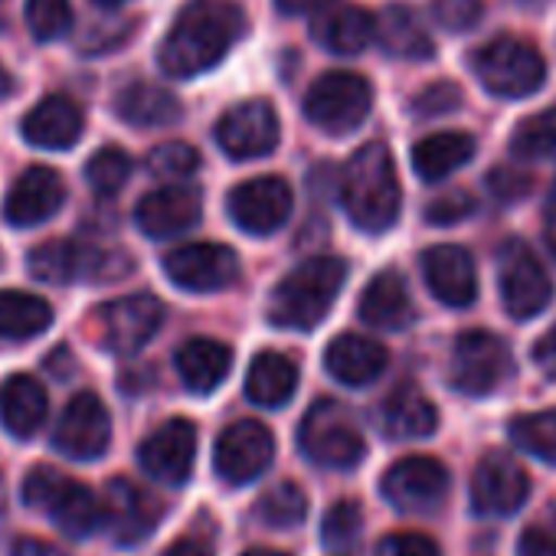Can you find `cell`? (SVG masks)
Masks as SVG:
<instances>
[{
	"label": "cell",
	"instance_id": "cell-1",
	"mask_svg": "<svg viewBox=\"0 0 556 556\" xmlns=\"http://www.w3.org/2000/svg\"><path fill=\"white\" fill-rule=\"evenodd\" d=\"M242 34L245 14L232 0H190L174 17L157 50V63L170 79H193L219 66Z\"/></svg>",
	"mask_w": 556,
	"mask_h": 556
},
{
	"label": "cell",
	"instance_id": "cell-2",
	"mask_svg": "<svg viewBox=\"0 0 556 556\" xmlns=\"http://www.w3.org/2000/svg\"><path fill=\"white\" fill-rule=\"evenodd\" d=\"M341 203L351 223L364 232H387L396 226L403 190L387 144L370 141L348 161L341 177Z\"/></svg>",
	"mask_w": 556,
	"mask_h": 556
},
{
	"label": "cell",
	"instance_id": "cell-3",
	"mask_svg": "<svg viewBox=\"0 0 556 556\" xmlns=\"http://www.w3.org/2000/svg\"><path fill=\"white\" fill-rule=\"evenodd\" d=\"M348 282V262L318 255L292 268L268 299V321L286 331H315L334 308Z\"/></svg>",
	"mask_w": 556,
	"mask_h": 556
},
{
	"label": "cell",
	"instance_id": "cell-4",
	"mask_svg": "<svg viewBox=\"0 0 556 556\" xmlns=\"http://www.w3.org/2000/svg\"><path fill=\"white\" fill-rule=\"evenodd\" d=\"M24 504L47 510L60 533H66L70 540H86L102 527V501L83 481H73L47 465L34 468L24 478Z\"/></svg>",
	"mask_w": 556,
	"mask_h": 556
},
{
	"label": "cell",
	"instance_id": "cell-5",
	"mask_svg": "<svg viewBox=\"0 0 556 556\" xmlns=\"http://www.w3.org/2000/svg\"><path fill=\"white\" fill-rule=\"evenodd\" d=\"M299 445L308 462L334 471H351L364 462L367 442L361 426L354 422L351 409L338 400H318L299 429Z\"/></svg>",
	"mask_w": 556,
	"mask_h": 556
},
{
	"label": "cell",
	"instance_id": "cell-6",
	"mask_svg": "<svg viewBox=\"0 0 556 556\" xmlns=\"http://www.w3.org/2000/svg\"><path fill=\"white\" fill-rule=\"evenodd\" d=\"M471 66H475V76L481 79V86L501 99H527L546 79L543 56L517 37H497V40L484 43L475 53Z\"/></svg>",
	"mask_w": 556,
	"mask_h": 556
},
{
	"label": "cell",
	"instance_id": "cell-7",
	"mask_svg": "<svg viewBox=\"0 0 556 556\" xmlns=\"http://www.w3.org/2000/svg\"><path fill=\"white\" fill-rule=\"evenodd\" d=\"M374 109V86L357 73H325L305 96V115L328 135L357 131Z\"/></svg>",
	"mask_w": 556,
	"mask_h": 556
},
{
	"label": "cell",
	"instance_id": "cell-8",
	"mask_svg": "<svg viewBox=\"0 0 556 556\" xmlns=\"http://www.w3.org/2000/svg\"><path fill=\"white\" fill-rule=\"evenodd\" d=\"M497 262H501L497 289H501L504 312L514 321H530L543 315L553 302V282L546 268L540 265V258L520 239H510L504 242Z\"/></svg>",
	"mask_w": 556,
	"mask_h": 556
},
{
	"label": "cell",
	"instance_id": "cell-9",
	"mask_svg": "<svg viewBox=\"0 0 556 556\" xmlns=\"http://www.w3.org/2000/svg\"><path fill=\"white\" fill-rule=\"evenodd\" d=\"M122 255L102 252L89 242H76V239H50L43 245H37L27 258L30 275L40 278V282L50 286H70V282H83V278H118L128 271V265H122Z\"/></svg>",
	"mask_w": 556,
	"mask_h": 556
},
{
	"label": "cell",
	"instance_id": "cell-10",
	"mask_svg": "<svg viewBox=\"0 0 556 556\" xmlns=\"http://www.w3.org/2000/svg\"><path fill=\"white\" fill-rule=\"evenodd\" d=\"M514 370L510 348L491 331H465L455 341L448 383L465 396H488L494 393Z\"/></svg>",
	"mask_w": 556,
	"mask_h": 556
},
{
	"label": "cell",
	"instance_id": "cell-11",
	"mask_svg": "<svg viewBox=\"0 0 556 556\" xmlns=\"http://www.w3.org/2000/svg\"><path fill=\"white\" fill-rule=\"evenodd\" d=\"M452 488V475L439 458L429 455H409L400 458L380 481V491L387 504H393L403 514H432L445 504Z\"/></svg>",
	"mask_w": 556,
	"mask_h": 556
},
{
	"label": "cell",
	"instance_id": "cell-12",
	"mask_svg": "<svg viewBox=\"0 0 556 556\" xmlns=\"http://www.w3.org/2000/svg\"><path fill=\"white\" fill-rule=\"evenodd\" d=\"M164 275L184 292L210 295L229 289L239 278V258L219 242H187L164 255Z\"/></svg>",
	"mask_w": 556,
	"mask_h": 556
},
{
	"label": "cell",
	"instance_id": "cell-13",
	"mask_svg": "<svg viewBox=\"0 0 556 556\" xmlns=\"http://www.w3.org/2000/svg\"><path fill=\"white\" fill-rule=\"evenodd\" d=\"M96 325H99V341L105 351L131 357L144 344H151V338L161 331L164 305L154 295H125V299L102 305L96 312Z\"/></svg>",
	"mask_w": 556,
	"mask_h": 556
},
{
	"label": "cell",
	"instance_id": "cell-14",
	"mask_svg": "<svg viewBox=\"0 0 556 556\" xmlns=\"http://www.w3.org/2000/svg\"><path fill=\"white\" fill-rule=\"evenodd\" d=\"M295 197L282 177H252L229 190L226 210L232 223L249 236H271L292 216Z\"/></svg>",
	"mask_w": 556,
	"mask_h": 556
},
{
	"label": "cell",
	"instance_id": "cell-15",
	"mask_svg": "<svg viewBox=\"0 0 556 556\" xmlns=\"http://www.w3.org/2000/svg\"><path fill=\"white\" fill-rule=\"evenodd\" d=\"M275 439L255 419H239L223 429L213 448V468L226 484H252L271 465Z\"/></svg>",
	"mask_w": 556,
	"mask_h": 556
},
{
	"label": "cell",
	"instance_id": "cell-16",
	"mask_svg": "<svg viewBox=\"0 0 556 556\" xmlns=\"http://www.w3.org/2000/svg\"><path fill=\"white\" fill-rule=\"evenodd\" d=\"M112 442V416L96 393H79L66 403L56 429L53 448L73 462H96L109 452Z\"/></svg>",
	"mask_w": 556,
	"mask_h": 556
},
{
	"label": "cell",
	"instance_id": "cell-17",
	"mask_svg": "<svg viewBox=\"0 0 556 556\" xmlns=\"http://www.w3.org/2000/svg\"><path fill=\"white\" fill-rule=\"evenodd\" d=\"M278 115L265 99H249L232 105L216 122V144L236 161L265 157L278 144Z\"/></svg>",
	"mask_w": 556,
	"mask_h": 556
},
{
	"label": "cell",
	"instance_id": "cell-18",
	"mask_svg": "<svg viewBox=\"0 0 556 556\" xmlns=\"http://www.w3.org/2000/svg\"><path fill=\"white\" fill-rule=\"evenodd\" d=\"M157 523H161V504L154 494H148L128 478L109 481L102 494V530L112 536V543L135 546L148 540Z\"/></svg>",
	"mask_w": 556,
	"mask_h": 556
},
{
	"label": "cell",
	"instance_id": "cell-19",
	"mask_svg": "<svg viewBox=\"0 0 556 556\" xmlns=\"http://www.w3.org/2000/svg\"><path fill=\"white\" fill-rule=\"evenodd\" d=\"M193 458H197V426L190 419L164 422L138 448L141 468L167 488H180L193 475Z\"/></svg>",
	"mask_w": 556,
	"mask_h": 556
},
{
	"label": "cell",
	"instance_id": "cell-20",
	"mask_svg": "<svg viewBox=\"0 0 556 556\" xmlns=\"http://www.w3.org/2000/svg\"><path fill=\"white\" fill-rule=\"evenodd\" d=\"M203 216V193L187 184H167L144 193L135 206V223L148 239H174L193 229Z\"/></svg>",
	"mask_w": 556,
	"mask_h": 556
},
{
	"label": "cell",
	"instance_id": "cell-21",
	"mask_svg": "<svg viewBox=\"0 0 556 556\" xmlns=\"http://www.w3.org/2000/svg\"><path fill=\"white\" fill-rule=\"evenodd\" d=\"M530 497L527 471L507 455H488L471 475V507L481 517H510Z\"/></svg>",
	"mask_w": 556,
	"mask_h": 556
},
{
	"label": "cell",
	"instance_id": "cell-22",
	"mask_svg": "<svg viewBox=\"0 0 556 556\" xmlns=\"http://www.w3.org/2000/svg\"><path fill=\"white\" fill-rule=\"evenodd\" d=\"M66 203L63 177L50 167H27L8 190L4 219L17 229H34L53 219Z\"/></svg>",
	"mask_w": 556,
	"mask_h": 556
},
{
	"label": "cell",
	"instance_id": "cell-23",
	"mask_svg": "<svg viewBox=\"0 0 556 556\" xmlns=\"http://www.w3.org/2000/svg\"><path fill=\"white\" fill-rule=\"evenodd\" d=\"M429 292L448 308H468L478 299L475 258L462 245H432L419 258Z\"/></svg>",
	"mask_w": 556,
	"mask_h": 556
},
{
	"label": "cell",
	"instance_id": "cell-24",
	"mask_svg": "<svg viewBox=\"0 0 556 556\" xmlns=\"http://www.w3.org/2000/svg\"><path fill=\"white\" fill-rule=\"evenodd\" d=\"M83 128H86L83 109L66 96L40 99L21 122L27 144L43 151H70L83 138Z\"/></svg>",
	"mask_w": 556,
	"mask_h": 556
},
{
	"label": "cell",
	"instance_id": "cell-25",
	"mask_svg": "<svg viewBox=\"0 0 556 556\" xmlns=\"http://www.w3.org/2000/svg\"><path fill=\"white\" fill-rule=\"evenodd\" d=\"M361 321H367L370 328L380 331H403L416 321V305L409 299V289L403 282V275L393 268L377 271L357 305Z\"/></svg>",
	"mask_w": 556,
	"mask_h": 556
},
{
	"label": "cell",
	"instance_id": "cell-26",
	"mask_svg": "<svg viewBox=\"0 0 556 556\" xmlns=\"http://www.w3.org/2000/svg\"><path fill=\"white\" fill-rule=\"evenodd\" d=\"M374 40L393 60H429L435 53L422 17L406 4H390L374 17Z\"/></svg>",
	"mask_w": 556,
	"mask_h": 556
},
{
	"label": "cell",
	"instance_id": "cell-27",
	"mask_svg": "<svg viewBox=\"0 0 556 556\" xmlns=\"http://www.w3.org/2000/svg\"><path fill=\"white\" fill-rule=\"evenodd\" d=\"M390 364V354L383 344L361 338V334H341L325 351L328 374L344 387H367L374 383Z\"/></svg>",
	"mask_w": 556,
	"mask_h": 556
},
{
	"label": "cell",
	"instance_id": "cell-28",
	"mask_svg": "<svg viewBox=\"0 0 556 556\" xmlns=\"http://www.w3.org/2000/svg\"><path fill=\"white\" fill-rule=\"evenodd\" d=\"M47 390L37 377L17 374L0 383V422L14 439H30L47 422Z\"/></svg>",
	"mask_w": 556,
	"mask_h": 556
},
{
	"label": "cell",
	"instance_id": "cell-29",
	"mask_svg": "<svg viewBox=\"0 0 556 556\" xmlns=\"http://www.w3.org/2000/svg\"><path fill=\"white\" fill-rule=\"evenodd\" d=\"M174 364H177L184 387L197 396H206V393L219 390V383L229 377L232 351L213 338H190L187 344H180Z\"/></svg>",
	"mask_w": 556,
	"mask_h": 556
},
{
	"label": "cell",
	"instance_id": "cell-30",
	"mask_svg": "<svg viewBox=\"0 0 556 556\" xmlns=\"http://www.w3.org/2000/svg\"><path fill=\"white\" fill-rule=\"evenodd\" d=\"M312 37L328 53L354 56V53L367 50V43L374 40V17L354 4L325 8L312 24Z\"/></svg>",
	"mask_w": 556,
	"mask_h": 556
},
{
	"label": "cell",
	"instance_id": "cell-31",
	"mask_svg": "<svg viewBox=\"0 0 556 556\" xmlns=\"http://www.w3.org/2000/svg\"><path fill=\"white\" fill-rule=\"evenodd\" d=\"M380 422L390 439H429L439 429V413L419 387L403 383L387 396Z\"/></svg>",
	"mask_w": 556,
	"mask_h": 556
},
{
	"label": "cell",
	"instance_id": "cell-32",
	"mask_svg": "<svg viewBox=\"0 0 556 556\" xmlns=\"http://www.w3.org/2000/svg\"><path fill=\"white\" fill-rule=\"evenodd\" d=\"M299 390V367L278 351H262L245 374V396L262 409L286 406Z\"/></svg>",
	"mask_w": 556,
	"mask_h": 556
},
{
	"label": "cell",
	"instance_id": "cell-33",
	"mask_svg": "<svg viewBox=\"0 0 556 556\" xmlns=\"http://www.w3.org/2000/svg\"><path fill=\"white\" fill-rule=\"evenodd\" d=\"M115 112L122 122H128L135 128H167L184 118L180 99L170 89L154 86V83L125 86L115 99Z\"/></svg>",
	"mask_w": 556,
	"mask_h": 556
},
{
	"label": "cell",
	"instance_id": "cell-34",
	"mask_svg": "<svg viewBox=\"0 0 556 556\" xmlns=\"http://www.w3.org/2000/svg\"><path fill=\"white\" fill-rule=\"evenodd\" d=\"M475 151L478 141L468 131H435L413 148V170L426 184H439L458 167H465L475 157Z\"/></svg>",
	"mask_w": 556,
	"mask_h": 556
},
{
	"label": "cell",
	"instance_id": "cell-35",
	"mask_svg": "<svg viewBox=\"0 0 556 556\" xmlns=\"http://www.w3.org/2000/svg\"><path fill=\"white\" fill-rule=\"evenodd\" d=\"M53 325V305L34 292H0V338L30 341Z\"/></svg>",
	"mask_w": 556,
	"mask_h": 556
},
{
	"label": "cell",
	"instance_id": "cell-36",
	"mask_svg": "<svg viewBox=\"0 0 556 556\" xmlns=\"http://www.w3.org/2000/svg\"><path fill=\"white\" fill-rule=\"evenodd\" d=\"M255 517L258 523L271 527V530H292L299 523H305L308 517V497L299 484L282 481L268 488L258 501H255Z\"/></svg>",
	"mask_w": 556,
	"mask_h": 556
},
{
	"label": "cell",
	"instance_id": "cell-37",
	"mask_svg": "<svg viewBox=\"0 0 556 556\" xmlns=\"http://www.w3.org/2000/svg\"><path fill=\"white\" fill-rule=\"evenodd\" d=\"M510 442L520 452H527L546 465H556V409L517 416L510 422Z\"/></svg>",
	"mask_w": 556,
	"mask_h": 556
},
{
	"label": "cell",
	"instance_id": "cell-38",
	"mask_svg": "<svg viewBox=\"0 0 556 556\" xmlns=\"http://www.w3.org/2000/svg\"><path fill=\"white\" fill-rule=\"evenodd\" d=\"M510 154L517 161H549L556 157V109L530 115L514 128Z\"/></svg>",
	"mask_w": 556,
	"mask_h": 556
},
{
	"label": "cell",
	"instance_id": "cell-39",
	"mask_svg": "<svg viewBox=\"0 0 556 556\" xmlns=\"http://www.w3.org/2000/svg\"><path fill=\"white\" fill-rule=\"evenodd\" d=\"M131 177V157L128 151L109 144L99 148L89 161H86V184L99 193V197H115Z\"/></svg>",
	"mask_w": 556,
	"mask_h": 556
},
{
	"label": "cell",
	"instance_id": "cell-40",
	"mask_svg": "<svg viewBox=\"0 0 556 556\" xmlns=\"http://www.w3.org/2000/svg\"><path fill=\"white\" fill-rule=\"evenodd\" d=\"M27 27L34 34V40L53 43L70 34L73 4L70 0H27Z\"/></svg>",
	"mask_w": 556,
	"mask_h": 556
},
{
	"label": "cell",
	"instance_id": "cell-41",
	"mask_svg": "<svg viewBox=\"0 0 556 556\" xmlns=\"http://www.w3.org/2000/svg\"><path fill=\"white\" fill-rule=\"evenodd\" d=\"M364 530V507L357 501H338L321 520V540L328 549H351Z\"/></svg>",
	"mask_w": 556,
	"mask_h": 556
},
{
	"label": "cell",
	"instance_id": "cell-42",
	"mask_svg": "<svg viewBox=\"0 0 556 556\" xmlns=\"http://www.w3.org/2000/svg\"><path fill=\"white\" fill-rule=\"evenodd\" d=\"M148 170L167 184H180L200 170V154H197V148H190L184 141H167L148 154Z\"/></svg>",
	"mask_w": 556,
	"mask_h": 556
},
{
	"label": "cell",
	"instance_id": "cell-43",
	"mask_svg": "<svg viewBox=\"0 0 556 556\" xmlns=\"http://www.w3.org/2000/svg\"><path fill=\"white\" fill-rule=\"evenodd\" d=\"M462 105V89L455 83H432L426 92H419L413 99V115L419 118H439V115H448V112H458Z\"/></svg>",
	"mask_w": 556,
	"mask_h": 556
},
{
	"label": "cell",
	"instance_id": "cell-44",
	"mask_svg": "<svg viewBox=\"0 0 556 556\" xmlns=\"http://www.w3.org/2000/svg\"><path fill=\"white\" fill-rule=\"evenodd\" d=\"M432 14L445 30L462 34L481 21V0H432Z\"/></svg>",
	"mask_w": 556,
	"mask_h": 556
},
{
	"label": "cell",
	"instance_id": "cell-45",
	"mask_svg": "<svg viewBox=\"0 0 556 556\" xmlns=\"http://www.w3.org/2000/svg\"><path fill=\"white\" fill-rule=\"evenodd\" d=\"M475 213V200L462 190H448L442 197H435L429 206H426V219L432 226H452V223H462Z\"/></svg>",
	"mask_w": 556,
	"mask_h": 556
},
{
	"label": "cell",
	"instance_id": "cell-46",
	"mask_svg": "<svg viewBox=\"0 0 556 556\" xmlns=\"http://www.w3.org/2000/svg\"><path fill=\"white\" fill-rule=\"evenodd\" d=\"M377 556H442V549L426 533L403 530V533H387L377 546Z\"/></svg>",
	"mask_w": 556,
	"mask_h": 556
},
{
	"label": "cell",
	"instance_id": "cell-47",
	"mask_svg": "<svg viewBox=\"0 0 556 556\" xmlns=\"http://www.w3.org/2000/svg\"><path fill=\"white\" fill-rule=\"evenodd\" d=\"M488 187H491V193L497 200L514 203V200L530 193V177L523 170H514V167H497V170L488 174Z\"/></svg>",
	"mask_w": 556,
	"mask_h": 556
},
{
	"label": "cell",
	"instance_id": "cell-48",
	"mask_svg": "<svg viewBox=\"0 0 556 556\" xmlns=\"http://www.w3.org/2000/svg\"><path fill=\"white\" fill-rule=\"evenodd\" d=\"M517 556H556V527H527L517 540Z\"/></svg>",
	"mask_w": 556,
	"mask_h": 556
},
{
	"label": "cell",
	"instance_id": "cell-49",
	"mask_svg": "<svg viewBox=\"0 0 556 556\" xmlns=\"http://www.w3.org/2000/svg\"><path fill=\"white\" fill-rule=\"evenodd\" d=\"M533 364L540 367L543 377L556 380V325L533 344Z\"/></svg>",
	"mask_w": 556,
	"mask_h": 556
},
{
	"label": "cell",
	"instance_id": "cell-50",
	"mask_svg": "<svg viewBox=\"0 0 556 556\" xmlns=\"http://www.w3.org/2000/svg\"><path fill=\"white\" fill-rule=\"evenodd\" d=\"M11 556H66L56 543L50 540H37V536H21L11 546Z\"/></svg>",
	"mask_w": 556,
	"mask_h": 556
},
{
	"label": "cell",
	"instance_id": "cell-51",
	"mask_svg": "<svg viewBox=\"0 0 556 556\" xmlns=\"http://www.w3.org/2000/svg\"><path fill=\"white\" fill-rule=\"evenodd\" d=\"M275 8L286 17H305V14H321L325 8H331V0H275Z\"/></svg>",
	"mask_w": 556,
	"mask_h": 556
},
{
	"label": "cell",
	"instance_id": "cell-52",
	"mask_svg": "<svg viewBox=\"0 0 556 556\" xmlns=\"http://www.w3.org/2000/svg\"><path fill=\"white\" fill-rule=\"evenodd\" d=\"M164 556H210V549L200 546L197 540H177L174 546L164 549Z\"/></svg>",
	"mask_w": 556,
	"mask_h": 556
},
{
	"label": "cell",
	"instance_id": "cell-53",
	"mask_svg": "<svg viewBox=\"0 0 556 556\" xmlns=\"http://www.w3.org/2000/svg\"><path fill=\"white\" fill-rule=\"evenodd\" d=\"M11 96H14V76L4 66H0V102L11 99Z\"/></svg>",
	"mask_w": 556,
	"mask_h": 556
},
{
	"label": "cell",
	"instance_id": "cell-54",
	"mask_svg": "<svg viewBox=\"0 0 556 556\" xmlns=\"http://www.w3.org/2000/svg\"><path fill=\"white\" fill-rule=\"evenodd\" d=\"M546 249H549L553 258H556V210L546 216Z\"/></svg>",
	"mask_w": 556,
	"mask_h": 556
},
{
	"label": "cell",
	"instance_id": "cell-55",
	"mask_svg": "<svg viewBox=\"0 0 556 556\" xmlns=\"http://www.w3.org/2000/svg\"><path fill=\"white\" fill-rule=\"evenodd\" d=\"M242 556H289V553H278V549H249Z\"/></svg>",
	"mask_w": 556,
	"mask_h": 556
},
{
	"label": "cell",
	"instance_id": "cell-56",
	"mask_svg": "<svg viewBox=\"0 0 556 556\" xmlns=\"http://www.w3.org/2000/svg\"><path fill=\"white\" fill-rule=\"evenodd\" d=\"M96 4H99V8H122L125 0H96Z\"/></svg>",
	"mask_w": 556,
	"mask_h": 556
}]
</instances>
